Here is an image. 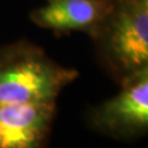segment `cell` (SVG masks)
Instances as JSON below:
<instances>
[{"instance_id": "obj_1", "label": "cell", "mask_w": 148, "mask_h": 148, "mask_svg": "<svg viewBox=\"0 0 148 148\" xmlns=\"http://www.w3.org/2000/svg\"><path fill=\"white\" fill-rule=\"evenodd\" d=\"M78 77L77 69L61 66L27 40L0 47V105L57 103Z\"/></svg>"}, {"instance_id": "obj_2", "label": "cell", "mask_w": 148, "mask_h": 148, "mask_svg": "<svg viewBox=\"0 0 148 148\" xmlns=\"http://www.w3.org/2000/svg\"><path fill=\"white\" fill-rule=\"evenodd\" d=\"M98 62L120 85L148 68V0H112L92 37Z\"/></svg>"}, {"instance_id": "obj_3", "label": "cell", "mask_w": 148, "mask_h": 148, "mask_svg": "<svg viewBox=\"0 0 148 148\" xmlns=\"http://www.w3.org/2000/svg\"><path fill=\"white\" fill-rule=\"evenodd\" d=\"M96 132L120 141H133L148 131V68L120 84V91L86 115Z\"/></svg>"}, {"instance_id": "obj_5", "label": "cell", "mask_w": 148, "mask_h": 148, "mask_svg": "<svg viewBox=\"0 0 148 148\" xmlns=\"http://www.w3.org/2000/svg\"><path fill=\"white\" fill-rule=\"evenodd\" d=\"M112 0H47L45 6L32 10L35 25L62 36L82 32L92 38L109 12Z\"/></svg>"}, {"instance_id": "obj_4", "label": "cell", "mask_w": 148, "mask_h": 148, "mask_svg": "<svg viewBox=\"0 0 148 148\" xmlns=\"http://www.w3.org/2000/svg\"><path fill=\"white\" fill-rule=\"evenodd\" d=\"M57 103L0 105V148H49Z\"/></svg>"}]
</instances>
